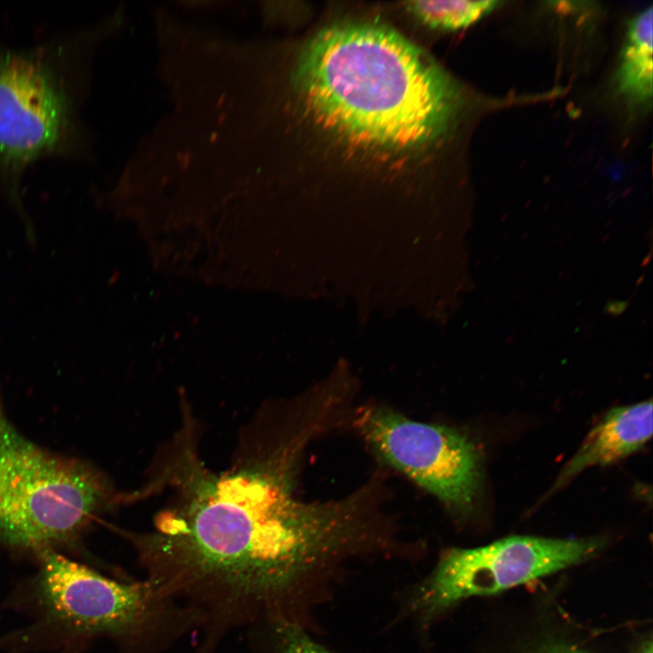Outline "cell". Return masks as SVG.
<instances>
[{
    "instance_id": "cell-1",
    "label": "cell",
    "mask_w": 653,
    "mask_h": 653,
    "mask_svg": "<svg viewBox=\"0 0 653 653\" xmlns=\"http://www.w3.org/2000/svg\"><path fill=\"white\" fill-rule=\"evenodd\" d=\"M328 429L315 406L269 407L247 429L231 467L216 473L199 458L188 423L154 478V486L174 488L175 502L139 537L143 557L232 599L276 605L314 590L343 560L374 548L378 534L364 487L332 501L295 495L307 447Z\"/></svg>"
},
{
    "instance_id": "cell-2",
    "label": "cell",
    "mask_w": 653,
    "mask_h": 653,
    "mask_svg": "<svg viewBox=\"0 0 653 653\" xmlns=\"http://www.w3.org/2000/svg\"><path fill=\"white\" fill-rule=\"evenodd\" d=\"M294 87L319 127L356 149L392 155L436 143L461 104L456 83L431 58L369 23L315 35L298 56Z\"/></svg>"
},
{
    "instance_id": "cell-3",
    "label": "cell",
    "mask_w": 653,
    "mask_h": 653,
    "mask_svg": "<svg viewBox=\"0 0 653 653\" xmlns=\"http://www.w3.org/2000/svg\"><path fill=\"white\" fill-rule=\"evenodd\" d=\"M105 22L30 46L0 42V189L27 239L35 236L21 193L29 167L86 152L81 109L92 54L110 27Z\"/></svg>"
},
{
    "instance_id": "cell-4",
    "label": "cell",
    "mask_w": 653,
    "mask_h": 653,
    "mask_svg": "<svg viewBox=\"0 0 653 653\" xmlns=\"http://www.w3.org/2000/svg\"><path fill=\"white\" fill-rule=\"evenodd\" d=\"M110 496L93 467L21 438L0 454V541L49 549L78 532Z\"/></svg>"
},
{
    "instance_id": "cell-5",
    "label": "cell",
    "mask_w": 653,
    "mask_h": 653,
    "mask_svg": "<svg viewBox=\"0 0 653 653\" xmlns=\"http://www.w3.org/2000/svg\"><path fill=\"white\" fill-rule=\"evenodd\" d=\"M603 546L597 538L512 536L473 549L451 548L412 592L409 608L426 624L464 599L494 594L580 564Z\"/></svg>"
},
{
    "instance_id": "cell-6",
    "label": "cell",
    "mask_w": 653,
    "mask_h": 653,
    "mask_svg": "<svg viewBox=\"0 0 653 653\" xmlns=\"http://www.w3.org/2000/svg\"><path fill=\"white\" fill-rule=\"evenodd\" d=\"M353 421L381 462L434 495L452 513L464 517L473 512L482 488V454L468 435L381 405L358 408Z\"/></svg>"
},
{
    "instance_id": "cell-7",
    "label": "cell",
    "mask_w": 653,
    "mask_h": 653,
    "mask_svg": "<svg viewBox=\"0 0 653 653\" xmlns=\"http://www.w3.org/2000/svg\"><path fill=\"white\" fill-rule=\"evenodd\" d=\"M38 590L47 611L63 624L86 632L122 633L151 613L158 586L122 583L49 549L41 552Z\"/></svg>"
},
{
    "instance_id": "cell-8",
    "label": "cell",
    "mask_w": 653,
    "mask_h": 653,
    "mask_svg": "<svg viewBox=\"0 0 653 653\" xmlns=\"http://www.w3.org/2000/svg\"><path fill=\"white\" fill-rule=\"evenodd\" d=\"M652 401L609 411L565 464L551 492L592 465L617 462L640 449L652 436Z\"/></svg>"
},
{
    "instance_id": "cell-9",
    "label": "cell",
    "mask_w": 653,
    "mask_h": 653,
    "mask_svg": "<svg viewBox=\"0 0 653 653\" xmlns=\"http://www.w3.org/2000/svg\"><path fill=\"white\" fill-rule=\"evenodd\" d=\"M653 8L636 15L628 24L615 73L617 92L632 105H651Z\"/></svg>"
},
{
    "instance_id": "cell-10",
    "label": "cell",
    "mask_w": 653,
    "mask_h": 653,
    "mask_svg": "<svg viewBox=\"0 0 653 653\" xmlns=\"http://www.w3.org/2000/svg\"><path fill=\"white\" fill-rule=\"evenodd\" d=\"M500 1H411L405 7L430 28L453 31L465 28L493 11Z\"/></svg>"
},
{
    "instance_id": "cell-11",
    "label": "cell",
    "mask_w": 653,
    "mask_h": 653,
    "mask_svg": "<svg viewBox=\"0 0 653 653\" xmlns=\"http://www.w3.org/2000/svg\"><path fill=\"white\" fill-rule=\"evenodd\" d=\"M275 631L279 653H333L315 641L294 620L278 619Z\"/></svg>"
},
{
    "instance_id": "cell-12",
    "label": "cell",
    "mask_w": 653,
    "mask_h": 653,
    "mask_svg": "<svg viewBox=\"0 0 653 653\" xmlns=\"http://www.w3.org/2000/svg\"><path fill=\"white\" fill-rule=\"evenodd\" d=\"M21 438L8 422L0 404V454Z\"/></svg>"
},
{
    "instance_id": "cell-13",
    "label": "cell",
    "mask_w": 653,
    "mask_h": 653,
    "mask_svg": "<svg viewBox=\"0 0 653 653\" xmlns=\"http://www.w3.org/2000/svg\"><path fill=\"white\" fill-rule=\"evenodd\" d=\"M640 653H652V645L649 643L648 646L644 647Z\"/></svg>"
},
{
    "instance_id": "cell-14",
    "label": "cell",
    "mask_w": 653,
    "mask_h": 653,
    "mask_svg": "<svg viewBox=\"0 0 653 653\" xmlns=\"http://www.w3.org/2000/svg\"><path fill=\"white\" fill-rule=\"evenodd\" d=\"M557 653H577V652L560 651V652H557Z\"/></svg>"
}]
</instances>
